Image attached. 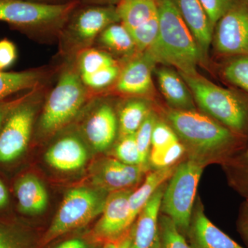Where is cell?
Segmentation results:
<instances>
[{
    "mask_svg": "<svg viewBox=\"0 0 248 248\" xmlns=\"http://www.w3.org/2000/svg\"><path fill=\"white\" fill-rule=\"evenodd\" d=\"M168 120L178 138L190 148L192 157L228 163L242 148L241 137L223 124L195 110L172 109Z\"/></svg>",
    "mask_w": 248,
    "mask_h": 248,
    "instance_id": "1",
    "label": "cell"
},
{
    "mask_svg": "<svg viewBox=\"0 0 248 248\" xmlns=\"http://www.w3.org/2000/svg\"><path fill=\"white\" fill-rule=\"evenodd\" d=\"M159 35L144 54L153 60L178 68L179 73L195 74L202 53L195 37L172 0H157Z\"/></svg>",
    "mask_w": 248,
    "mask_h": 248,
    "instance_id": "2",
    "label": "cell"
},
{
    "mask_svg": "<svg viewBox=\"0 0 248 248\" xmlns=\"http://www.w3.org/2000/svg\"><path fill=\"white\" fill-rule=\"evenodd\" d=\"M78 1L46 4L29 0H0V21L38 37L58 38Z\"/></svg>",
    "mask_w": 248,
    "mask_h": 248,
    "instance_id": "3",
    "label": "cell"
},
{
    "mask_svg": "<svg viewBox=\"0 0 248 248\" xmlns=\"http://www.w3.org/2000/svg\"><path fill=\"white\" fill-rule=\"evenodd\" d=\"M68 60L41 113L39 129L43 135L55 133L71 122L89 97V89L83 83L74 60Z\"/></svg>",
    "mask_w": 248,
    "mask_h": 248,
    "instance_id": "4",
    "label": "cell"
},
{
    "mask_svg": "<svg viewBox=\"0 0 248 248\" xmlns=\"http://www.w3.org/2000/svg\"><path fill=\"white\" fill-rule=\"evenodd\" d=\"M196 102L206 113L241 138L248 135V103L198 73H180Z\"/></svg>",
    "mask_w": 248,
    "mask_h": 248,
    "instance_id": "5",
    "label": "cell"
},
{
    "mask_svg": "<svg viewBox=\"0 0 248 248\" xmlns=\"http://www.w3.org/2000/svg\"><path fill=\"white\" fill-rule=\"evenodd\" d=\"M205 163L190 156L176 167L164 190L161 209L182 234L190 228L197 187Z\"/></svg>",
    "mask_w": 248,
    "mask_h": 248,
    "instance_id": "6",
    "label": "cell"
},
{
    "mask_svg": "<svg viewBox=\"0 0 248 248\" xmlns=\"http://www.w3.org/2000/svg\"><path fill=\"white\" fill-rule=\"evenodd\" d=\"M100 189L79 187L67 192L42 239L43 246L84 227L102 213L108 194Z\"/></svg>",
    "mask_w": 248,
    "mask_h": 248,
    "instance_id": "7",
    "label": "cell"
},
{
    "mask_svg": "<svg viewBox=\"0 0 248 248\" xmlns=\"http://www.w3.org/2000/svg\"><path fill=\"white\" fill-rule=\"evenodd\" d=\"M120 20L116 9L90 6L69 17L59 35L60 50L67 60L93 47L98 36L110 24Z\"/></svg>",
    "mask_w": 248,
    "mask_h": 248,
    "instance_id": "8",
    "label": "cell"
},
{
    "mask_svg": "<svg viewBox=\"0 0 248 248\" xmlns=\"http://www.w3.org/2000/svg\"><path fill=\"white\" fill-rule=\"evenodd\" d=\"M43 88L34 90L13 109L5 121L0 130V164L14 162L27 149Z\"/></svg>",
    "mask_w": 248,
    "mask_h": 248,
    "instance_id": "9",
    "label": "cell"
},
{
    "mask_svg": "<svg viewBox=\"0 0 248 248\" xmlns=\"http://www.w3.org/2000/svg\"><path fill=\"white\" fill-rule=\"evenodd\" d=\"M215 48L226 55H248V1H236L216 24Z\"/></svg>",
    "mask_w": 248,
    "mask_h": 248,
    "instance_id": "10",
    "label": "cell"
},
{
    "mask_svg": "<svg viewBox=\"0 0 248 248\" xmlns=\"http://www.w3.org/2000/svg\"><path fill=\"white\" fill-rule=\"evenodd\" d=\"M131 189L111 192L108 195L99 221L93 229L97 242L113 241L124 236L133 226L129 211Z\"/></svg>",
    "mask_w": 248,
    "mask_h": 248,
    "instance_id": "11",
    "label": "cell"
},
{
    "mask_svg": "<svg viewBox=\"0 0 248 248\" xmlns=\"http://www.w3.org/2000/svg\"><path fill=\"white\" fill-rule=\"evenodd\" d=\"M147 167L124 164L117 159H103L94 166L93 183L108 193L128 190L141 182Z\"/></svg>",
    "mask_w": 248,
    "mask_h": 248,
    "instance_id": "12",
    "label": "cell"
},
{
    "mask_svg": "<svg viewBox=\"0 0 248 248\" xmlns=\"http://www.w3.org/2000/svg\"><path fill=\"white\" fill-rule=\"evenodd\" d=\"M118 128L113 108L107 103H101L91 111L83 129L90 145L95 151L102 152L113 143Z\"/></svg>",
    "mask_w": 248,
    "mask_h": 248,
    "instance_id": "13",
    "label": "cell"
},
{
    "mask_svg": "<svg viewBox=\"0 0 248 248\" xmlns=\"http://www.w3.org/2000/svg\"><path fill=\"white\" fill-rule=\"evenodd\" d=\"M161 186L139 214L133 225V239L130 248H159V212L164 192Z\"/></svg>",
    "mask_w": 248,
    "mask_h": 248,
    "instance_id": "14",
    "label": "cell"
},
{
    "mask_svg": "<svg viewBox=\"0 0 248 248\" xmlns=\"http://www.w3.org/2000/svg\"><path fill=\"white\" fill-rule=\"evenodd\" d=\"M192 248H245L213 224L197 203L187 233Z\"/></svg>",
    "mask_w": 248,
    "mask_h": 248,
    "instance_id": "15",
    "label": "cell"
},
{
    "mask_svg": "<svg viewBox=\"0 0 248 248\" xmlns=\"http://www.w3.org/2000/svg\"><path fill=\"white\" fill-rule=\"evenodd\" d=\"M86 147L73 135L63 137L50 147L45 155L46 161L53 169L71 172L82 168L87 161Z\"/></svg>",
    "mask_w": 248,
    "mask_h": 248,
    "instance_id": "16",
    "label": "cell"
},
{
    "mask_svg": "<svg viewBox=\"0 0 248 248\" xmlns=\"http://www.w3.org/2000/svg\"><path fill=\"white\" fill-rule=\"evenodd\" d=\"M195 37L202 55L208 53L214 29L200 0H172Z\"/></svg>",
    "mask_w": 248,
    "mask_h": 248,
    "instance_id": "17",
    "label": "cell"
},
{
    "mask_svg": "<svg viewBox=\"0 0 248 248\" xmlns=\"http://www.w3.org/2000/svg\"><path fill=\"white\" fill-rule=\"evenodd\" d=\"M154 62L146 54L134 59L120 71L116 89L122 94L143 95L153 88L152 66Z\"/></svg>",
    "mask_w": 248,
    "mask_h": 248,
    "instance_id": "18",
    "label": "cell"
},
{
    "mask_svg": "<svg viewBox=\"0 0 248 248\" xmlns=\"http://www.w3.org/2000/svg\"><path fill=\"white\" fill-rule=\"evenodd\" d=\"M14 195L17 208L26 215H37L43 213L48 203V196L43 183L35 174H22L15 182Z\"/></svg>",
    "mask_w": 248,
    "mask_h": 248,
    "instance_id": "19",
    "label": "cell"
},
{
    "mask_svg": "<svg viewBox=\"0 0 248 248\" xmlns=\"http://www.w3.org/2000/svg\"><path fill=\"white\" fill-rule=\"evenodd\" d=\"M53 73L47 68L13 73L0 72V100L7 99L16 93L42 87Z\"/></svg>",
    "mask_w": 248,
    "mask_h": 248,
    "instance_id": "20",
    "label": "cell"
},
{
    "mask_svg": "<svg viewBox=\"0 0 248 248\" xmlns=\"http://www.w3.org/2000/svg\"><path fill=\"white\" fill-rule=\"evenodd\" d=\"M160 89L168 102L177 110H194L193 98L181 76L167 68L156 71Z\"/></svg>",
    "mask_w": 248,
    "mask_h": 248,
    "instance_id": "21",
    "label": "cell"
},
{
    "mask_svg": "<svg viewBox=\"0 0 248 248\" xmlns=\"http://www.w3.org/2000/svg\"><path fill=\"white\" fill-rule=\"evenodd\" d=\"M176 167L177 166H172L164 169H155L146 176L143 184L138 190L132 192L129 197V211L132 223L135 221L153 194L164 185L166 181L170 179Z\"/></svg>",
    "mask_w": 248,
    "mask_h": 248,
    "instance_id": "22",
    "label": "cell"
},
{
    "mask_svg": "<svg viewBox=\"0 0 248 248\" xmlns=\"http://www.w3.org/2000/svg\"><path fill=\"white\" fill-rule=\"evenodd\" d=\"M116 11L122 24L130 31L157 14V3L155 0H120Z\"/></svg>",
    "mask_w": 248,
    "mask_h": 248,
    "instance_id": "23",
    "label": "cell"
},
{
    "mask_svg": "<svg viewBox=\"0 0 248 248\" xmlns=\"http://www.w3.org/2000/svg\"><path fill=\"white\" fill-rule=\"evenodd\" d=\"M95 42L112 53L124 56L133 55L136 46L130 31L123 24H110L98 36Z\"/></svg>",
    "mask_w": 248,
    "mask_h": 248,
    "instance_id": "24",
    "label": "cell"
},
{
    "mask_svg": "<svg viewBox=\"0 0 248 248\" xmlns=\"http://www.w3.org/2000/svg\"><path fill=\"white\" fill-rule=\"evenodd\" d=\"M150 112L149 105L143 99H133L125 102L119 112L120 137L136 133Z\"/></svg>",
    "mask_w": 248,
    "mask_h": 248,
    "instance_id": "25",
    "label": "cell"
},
{
    "mask_svg": "<svg viewBox=\"0 0 248 248\" xmlns=\"http://www.w3.org/2000/svg\"><path fill=\"white\" fill-rule=\"evenodd\" d=\"M74 60L80 77L89 76L102 68L117 63L110 54L93 47L80 52Z\"/></svg>",
    "mask_w": 248,
    "mask_h": 248,
    "instance_id": "26",
    "label": "cell"
},
{
    "mask_svg": "<svg viewBox=\"0 0 248 248\" xmlns=\"http://www.w3.org/2000/svg\"><path fill=\"white\" fill-rule=\"evenodd\" d=\"M226 164L233 187L248 199V146Z\"/></svg>",
    "mask_w": 248,
    "mask_h": 248,
    "instance_id": "27",
    "label": "cell"
},
{
    "mask_svg": "<svg viewBox=\"0 0 248 248\" xmlns=\"http://www.w3.org/2000/svg\"><path fill=\"white\" fill-rule=\"evenodd\" d=\"M129 31L133 37L137 50L141 53H144L151 48L159 35V20L158 13L147 22Z\"/></svg>",
    "mask_w": 248,
    "mask_h": 248,
    "instance_id": "28",
    "label": "cell"
},
{
    "mask_svg": "<svg viewBox=\"0 0 248 248\" xmlns=\"http://www.w3.org/2000/svg\"><path fill=\"white\" fill-rule=\"evenodd\" d=\"M159 248H192L170 217H159Z\"/></svg>",
    "mask_w": 248,
    "mask_h": 248,
    "instance_id": "29",
    "label": "cell"
},
{
    "mask_svg": "<svg viewBox=\"0 0 248 248\" xmlns=\"http://www.w3.org/2000/svg\"><path fill=\"white\" fill-rule=\"evenodd\" d=\"M0 248H32V241L20 227L0 221Z\"/></svg>",
    "mask_w": 248,
    "mask_h": 248,
    "instance_id": "30",
    "label": "cell"
},
{
    "mask_svg": "<svg viewBox=\"0 0 248 248\" xmlns=\"http://www.w3.org/2000/svg\"><path fill=\"white\" fill-rule=\"evenodd\" d=\"M223 76L234 86L248 92V55H238L223 68Z\"/></svg>",
    "mask_w": 248,
    "mask_h": 248,
    "instance_id": "31",
    "label": "cell"
},
{
    "mask_svg": "<svg viewBox=\"0 0 248 248\" xmlns=\"http://www.w3.org/2000/svg\"><path fill=\"white\" fill-rule=\"evenodd\" d=\"M156 122V116L153 112H150L135 134L141 165L144 167L148 166L147 164L151 149L152 135Z\"/></svg>",
    "mask_w": 248,
    "mask_h": 248,
    "instance_id": "32",
    "label": "cell"
},
{
    "mask_svg": "<svg viewBox=\"0 0 248 248\" xmlns=\"http://www.w3.org/2000/svg\"><path fill=\"white\" fill-rule=\"evenodd\" d=\"M120 73V67L116 63L112 66L102 68L89 76L81 77V78L88 89L99 91L106 89L117 81Z\"/></svg>",
    "mask_w": 248,
    "mask_h": 248,
    "instance_id": "33",
    "label": "cell"
},
{
    "mask_svg": "<svg viewBox=\"0 0 248 248\" xmlns=\"http://www.w3.org/2000/svg\"><path fill=\"white\" fill-rule=\"evenodd\" d=\"M185 151V146L179 141L164 151L151 152L148 161L155 169L170 167L182 157Z\"/></svg>",
    "mask_w": 248,
    "mask_h": 248,
    "instance_id": "34",
    "label": "cell"
},
{
    "mask_svg": "<svg viewBox=\"0 0 248 248\" xmlns=\"http://www.w3.org/2000/svg\"><path fill=\"white\" fill-rule=\"evenodd\" d=\"M135 134L120 137L115 148L116 159L124 164L142 166Z\"/></svg>",
    "mask_w": 248,
    "mask_h": 248,
    "instance_id": "35",
    "label": "cell"
},
{
    "mask_svg": "<svg viewBox=\"0 0 248 248\" xmlns=\"http://www.w3.org/2000/svg\"><path fill=\"white\" fill-rule=\"evenodd\" d=\"M179 141L172 127L163 122H156L152 135L151 152L164 151Z\"/></svg>",
    "mask_w": 248,
    "mask_h": 248,
    "instance_id": "36",
    "label": "cell"
},
{
    "mask_svg": "<svg viewBox=\"0 0 248 248\" xmlns=\"http://www.w3.org/2000/svg\"><path fill=\"white\" fill-rule=\"evenodd\" d=\"M203 6L212 27L215 29L217 23L221 19L237 0H200Z\"/></svg>",
    "mask_w": 248,
    "mask_h": 248,
    "instance_id": "37",
    "label": "cell"
},
{
    "mask_svg": "<svg viewBox=\"0 0 248 248\" xmlns=\"http://www.w3.org/2000/svg\"><path fill=\"white\" fill-rule=\"evenodd\" d=\"M33 91L34 90L27 91L22 95L14 98V99L7 98V99L0 100V130L2 128L5 121L9 116L10 112L13 110L15 107H17L18 104H20L26 98L29 97Z\"/></svg>",
    "mask_w": 248,
    "mask_h": 248,
    "instance_id": "38",
    "label": "cell"
},
{
    "mask_svg": "<svg viewBox=\"0 0 248 248\" xmlns=\"http://www.w3.org/2000/svg\"><path fill=\"white\" fill-rule=\"evenodd\" d=\"M16 58V49L9 40L0 41V71L11 66Z\"/></svg>",
    "mask_w": 248,
    "mask_h": 248,
    "instance_id": "39",
    "label": "cell"
},
{
    "mask_svg": "<svg viewBox=\"0 0 248 248\" xmlns=\"http://www.w3.org/2000/svg\"><path fill=\"white\" fill-rule=\"evenodd\" d=\"M236 228L241 239L248 248V199L245 201L239 212Z\"/></svg>",
    "mask_w": 248,
    "mask_h": 248,
    "instance_id": "40",
    "label": "cell"
},
{
    "mask_svg": "<svg viewBox=\"0 0 248 248\" xmlns=\"http://www.w3.org/2000/svg\"><path fill=\"white\" fill-rule=\"evenodd\" d=\"M133 225L124 236L113 241L104 243L101 248H130L133 239Z\"/></svg>",
    "mask_w": 248,
    "mask_h": 248,
    "instance_id": "41",
    "label": "cell"
},
{
    "mask_svg": "<svg viewBox=\"0 0 248 248\" xmlns=\"http://www.w3.org/2000/svg\"><path fill=\"white\" fill-rule=\"evenodd\" d=\"M53 248H93L89 241L82 238H73L63 241Z\"/></svg>",
    "mask_w": 248,
    "mask_h": 248,
    "instance_id": "42",
    "label": "cell"
},
{
    "mask_svg": "<svg viewBox=\"0 0 248 248\" xmlns=\"http://www.w3.org/2000/svg\"><path fill=\"white\" fill-rule=\"evenodd\" d=\"M10 203L9 189L5 183L0 179V210H4Z\"/></svg>",
    "mask_w": 248,
    "mask_h": 248,
    "instance_id": "43",
    "label": "cell"
},
{
    "mask_svg": "<svg viewBox=\"0 0 248 248\" xmlns=\"http://www.w3.org/2000/svg\"><path fill=\"white\" fill-rule=\"evenodd\" d=\"M29 1H36V2L46 3L45 1H48V0H29Z\"/></svg>",
    "mask_w": 248,
    "mask_h": 248,
    "instance_id": "44",
    "label": "cell"
},
{
    "mask_svg": "<svg viewBox=\"0 0 248 248\" xmlns=\"http://www.w3.org/2000/svg\"><path fill=\"white\" fill-rule=\"evenodd\" d=\"M0 72H1V71H0Z\"/></svg>",
    "mask_w": 248,
    "mask_h": 248,
    "instance_id": "45",
    "label": "cell"
},
{
    "mask_svg": "<svg viewBox=\"0 0 248 248\" xmlns=\"http://www.w3.org/2000/svg\"><path fill=\"white\" fill-rule=\"evenodd\" d=\"M93 1H94V0H93Z\"/></svg>",
    "mask_w": 248,
    "mask_h": 248,
    "instance_id": "46",
    "label": "cell"
}]
</instances>
